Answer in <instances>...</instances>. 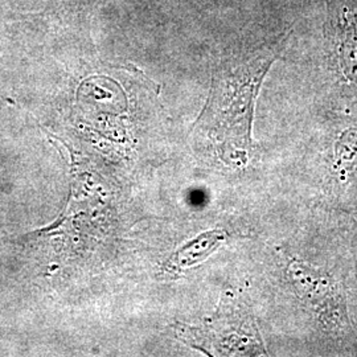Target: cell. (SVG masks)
<instances>
[{"instance_id":"6da1fadb","label":"cell","mask_w":357,"mask_h":357,"mask_svg":"<svg viewBox=\"0 0 357 357\" xmlns=\"http://www.w3.org/2000/svg\"><path fill=\"white\" fill-rule=\"evenodd\" d=\"M293 31L290 26L252 47L230 52L213 70L209 97L195 128L229 166L250 162L255 102L270 69L289 48Z\"/></svg>"},{"instance_id":"7a4b0ae2","label":"cell","mask_w":357,"mask_h":357,"mask_svg":"<svg viewBox=\"0 0 357 357\" xmlns=\"http://www.w3.org/2000/svg\"><path fill=\"white\" fill-rule=\"evenodd\" d=\"M321 64L335 96L357 106V0H324Z\"/></svg>"},{"instance_id":"3957f363","label":"cell","mask_w":357,"mask_h":357,"mask_svg":"<svg viewBox=\"0 0 357 357\" xmlns=\"http://www.w3.org/2000/svg\"><path fill=\"white\" fill-rule=\"evenodd\" d=\"M284 274L294 294L324 331L340 340L355 337L344 289L332 274L296 257L287 258Z\"/></svg>"},{"instance_id":"277c9868","label":"cell","mask_w":357,"mask_h":357,"mask_svg":"<svg viewBox=\"0 0 357 357\" xmlns=\"http://www.w3.org/2000/svg\"><path fill=\"white\" fill-rule=\"evenodd\" d=\"M227 314L218 315L208 330L197 331V337L206 344V349L220 355L268 356L264 339L252 317L243 307L233 303L224 305Z\"/></svg>"},{"instance_id":"5b68a950","label":"cell","mask_w":357,"mask_h":357,"mask_svg":"<svg viewBox=\"0 0 357 357\" xmlns=\"http://www.w3.org/2000/svg\"><path fill=\"white\" fill-rule=\"evenodd\" d=\"M357 166V125L340 130L333 143L332 172L339 184H348Z\"/></svg>"},{"instance_id":"8992f818","label":"cell","mask_w":357,"mask_h":357,"mask_svg":"<svg viewBox=\"0 0 357 357\" xmlns=\"http://www.w3.org/2000/svg\"><path fill=\"white\" fill-rule=\"evenodd\" d=\"M228 240V234L224 230H209L197 236L191 243L184 245L176 255H172L169 262L172 268H191L193 265L204 261L212 255L222 243Z\"/></svg>"}]
</instances>
